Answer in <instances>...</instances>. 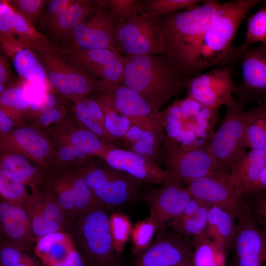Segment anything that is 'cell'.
I'll use <instances>...</instances> for the list:
<instances>
[{
  "label": "cell",
  "instance_id": "1",
  "mask_svg": "<svg viewBox=\"0 0 266 266\" xmlns=\"http://www.w3.org/2000/svg\"><path fill=\"white\" fill-rule=\"evenodd\" d=\"M261 0L225 2L211 26L196 41L185 56L178 75L184 81L209 68L239 62L243 50L233 42L243 20Z\"/></svg>",
  "mask_w": 266,
  "mask_h": 266
},
{
  "label": "cell",
  "instance_id": "2",
  "mask_svg": "<svg viewBox=\"0 0 266 266\" xmlns=\"http://www.w3.org/2000/svg\"><path fill=\"white\" fill-rule=\"evenodd\" d=\"M224 5L225 2L206 0L195 7L158 17L164 56L177 74L191 47L210 28Z\"/></svg>",
  "mask_w": 266,
  "mask_h": 266
},
{
  "label": "cell",
  "instance_id": "3",
  "mask_svg": "<svg viewBox=\"0 0 266 266\" xmlns=\"http://www.w3.org/2000/svg\"><path fill=\"white\" fill-rule=\"evenodd\" d=\"M121 84L137 92L157 112L184 89V82L162 55L126 58Z\"/></svg>",
  "mask_w": 266,
  "mask_h": 266
},
{
  "label": "cell",
  "instance_id": "4",
  "mask_svg": "<svg viewBox=\"0 0 266 266\" xmlns=\"http://www.w3.org/2000/svg\"><path fill=\"white\" fill-rule=\"evenodd\" d=\"M109 210L91 207L73 220L71 234L76 249L91 266H120L110 229Z\"/></svg>",
  "mask_w": 266,
  "mask_h": 266
},
{
  "label": "cell",
  "instance_id": "5",
  "mask_svg": "<svg viewBox=\"0 0 266 266\" xmlns=\"http://www.w3.org/2000/svg\"><path fill=\"white\" fill-rule=\"evenodd\" d=\"M97 205L109 210L122 206L136 194L138 180L94 157L79 168Z\"/></svg>",
  "mask_w": 266,
  "mask_h": 266
},
{
  "label": "cell",
  "instance_id": "6",
  "mask_svg": "<svg viewBox=\"0 0 266 266\" xmlns=\"http://www.w3.org/2000/svg\"><path fill=\"white\" fill-rule=\"evenodd\" d=\"M114 43L117 53L124 58L164 55L158 17L144 12L138 4L136 8L119 21Z\"/></svg>",
  "mask_w": 266,
  "mask_h": 266
},
{
  "label": "cell",
  "instance_id": "7",
  "mask_svg": "<svg viewBox=\"0 0 266 266\" xmlns=\"http://www.w3.org/2000/svg\"><path fill=\"white\" fill-rule=\"evenodd\" d=\"M39 187L72 220L86 209L97 205L80 168L77 167L49 168Z\"/></svg>",
  "mask_w": 266,
  "mask_h": 266
},
{
  "label": "cell",
  "instance_id": "8",
  "mask_svg": "<svg viewBox=\"0 0 266 266\" xmlns=\"http://www.w3.org/2000/svg\"><path fill=\"white\" fill-rule=\"evenodd\" d=\"M246 105L234 99L226 106L225 117L209 145L216 161L226 173L230 174L234 164L246 152L244 146Z\"/></svg>",
  "mask_w": 266,
  "mask_h": 266
},
{
  "label": "cell",
  "instance_id": "9",
  "mask_svg": "<svg viewBox=\"0 0 266 266\" xmlns=\"http://www.w3.org/2000/svg\"><path fill=\"white\" fill-rule=\"evenodd\" d=\"M186 186L194 198L209 207L226 209L236 219L246 208L245 194L230 174L219 172L199 178Z\"/></svg>",
  "mask_w": 266,
  "mask_h": 266
},
{
  "label": "cell",
  "instance_id": "10",
  "mask_svg": "<svg viewBox=\"0 0 266 266\" xmlns=\"http://www.w3.org/2000/svg\"><path fill=\"white\" fill-rule=\"evenodd\" d=\"M59 53L71 65L94 80L100 89L121 84L126 58L109 49H66Z\"/></svg>",
  "mask_w": 266,
  "mask_h": 266
},
{
  "label": "cell",
  "instance_id": "11",
  "mask_svg": "<svg viewBox=\"0 0 266 266\" xmlns=\"http://www.w3.org/2000/svg\"><path fill=\"white\" fill-rule=\"evenodd\" d=\"M119 21L106 1H96L93 11L73 30L71 45L66 49H104L117 53L114 36Z\"/></svg>",
  "mask_w": 266,
  "mask_h": 266
},
{
  "label": "cell",
  "instance_id": "12",
  "mask_svg": "<svg viewBox=\"0 0 266 266\" xmlns=\"http://www.w3.org/2000/svg\"><path fill=\"white\" fill-rule=\"evenodd\" d=\"M236 63H230L215 67L206 72L187 79L184 89L188 96L203 106L219 109L226 106L235 98L236 85L232 79V72Z\"/></svg>",
  "mask_w": 266,
  "mask_h": 266
},
{
  "label": "cell",
  "instance_id": "13",
  "mask_svg": "<svg viewBox=\"0 0 266 266\" xmlns=\"http://www.w3.org/2000/svg\"><path fill=\"white\" fill-rule=\"evenodd\" d=\"M56 140L50 139L39 129L21 126L0 134V152L22 155L47 170L56 166Z\"/></svg>",
  "mask_w": 266,
  "mask_h": 266
},
{
  "label": "cell",
  "instance_id": "14",
  "mask_svg": "<svg viewBox=\"0 0 266 266\" xmlns=\"http://www.w3.org/2000/svg\"><path fill=\"white\" fill-rule=\"evenodd\" d=\"M192 241L167 227L158 231L150 245L138 255L134 266H193Z\"/></svg>",
  "mask_w": 266,
  "mask_h": 266
},
{
  "label": "cell",
  "instance_id": "15",
  "mask_svg": "<svg viewBox=\"0 0 266 266\" xmlns=\"http://www.w3.org/2000/svg\"><path fill=\"white\" fill-rule=\"evenodd\" d=\"M163 160L170 181L183 186L195 179L223 172L209 146L186 150L165 148Z\"/></svg>",
  "mask_w": 266,
  "mask_h": 266
},
{
  "label": "cell",
  "instance_id": "16",
  "mask_svg": "<svg viewBox=\"0 0 266 266\" xmlns=\"http://www.w3.org/2000/svg\"><path fill=\"white\" fill-rule=\"evenodd\" d=\"M238 63L241 81L236 85V99L246 105L266 102V43L243 50Z\"/></svg>",
  "mask_w": 266,
  "mask_h": 266
},
{
  "label": "cell",
  "instance_id": "17",
  "mask_svg": "<svg viewBox=\"0 0 266 266\" xmlns=\"http://www.w3.org/2000/svg\"><path fill=\"white\" fill-rule=\"evenodd\" d=\"M26 210L28 214L35 241L56 232L71 234L73 220L40 187L31 190Z\"/></svg>",
  "mask_w": 266,
  "mask_h": 266
},
{
  "label": "cell",
  "instance_id": "18",
  "mask_svg": "<svg viewBox=\"0 0 266 266\" xmlns=\"http://www.w3.org/2000/svg\"><path fill=\"white\" fill-rule=\"evenodd\" d=\"M236 220L231 246L236 266H266V235L247 207Z\"/></svg>",
  "mask_w": 266,
  "mask_h": 266
},
{
  "label": "cell",
  "instance_id": "19",
  "mask_svg": "<svg viewBox=\"0 0 266 266\" xmlns=\"http://www.w3.org/2000/svg\"><path fill=\"white\" fill-rule=\"evenodd\" d=\"M101 159L111 167L139 181L164 185L170 180L168 173L156 163L127 149L110 144Z\"/></svg>",
  "mask_w": 266,
  "mask_h": 266
},
{
  "label": "cell",
  "instance_id": "20",
  "mask_svg": "<svg viewBox=\"0 0 266 266\" xmlns=\"http://www.w3.org/2000/svg\"><path fill=\"white\" fill-rule=\"evenodd\" d=\"M192 197L187 186L173 181L148 192L144 200L149 206L150 212L157 219V231L166 227V224L168 221L178 217Z\"/></svg>",
  "mask_w": 266,
  "mask_h": 266
},
{
  "label": "cell",
  "instance_id": "21",
  "mask_svg": "<svg viewBox=\"0 0 266 266\" xmlns=\"http://www.w3.org/2000/svg\"><path fill=\"white\" fill-rule=\"evenodd\" d=\"M164 142V130L156 114L147 119L131 123L123 144L128 150L156 163L160 158L163 160L164 154L159 150Z\"/></svg>",
  "mask_w": 266,
  "mask_h": 266
},
{
  "label": "cell",
  "instance_id": "22",
  "mask_svg": "<svg viewBox=\"0 0 266 266\" xmlns=\"http://www.w3.org/2000/svg\"><path fill=\"white\" fill-rule=\"evenodd\" d=\"M47 132L57 141L74 145L92 157L101 158L110 144L79 124L76 125L66 116L59 123L48 128Z\"/></svg>",
  "mask_w": 266,
  "mask_h": 266
},
{
  "label": "cell",
  "instance_id": "23",
  "mask_svg": "<svg viewBox=\"0 0 266 266\" xmlns=\"http://www.w3.org/2000/svg\"><path fill=\"white\" fill-rule=\"evenodd\" d=\"M0 227L1 240L28 249L34 238L28 214L24 207L0 200Z\"/></svg>",
  "mask_w": 266,
  "mask_h": 266
},
{
  "label": "cell",
  "instance_id": "24",
  "mask_svg": "<svg viewBox=\"0 0 266 266\" xmlns=\"http://www.w3.org/2000/svg\"><path fill=\"white\" fill-rule=\"evenodd\" d=\"M98 92L114 108L127 117L131 123L147 119L158 113L140 94L125 85L107 87Z\"/></svg>",
  "mask_w": 266,
  "mask_h": 266
},
{
  "label": "cell",
  "instance_id": "25",
  "mask_svg": "<svg viewBox=\"0 0 266 266\" xmlns=\"http://www.w3.org/2000/svg\"><path fill=\"white\" fill-rule=\"evenodd\" d=\"M209 208L192 197L181 214L171 221V230L192 241L206 235Z\"/></svg>",
  "mask_w": 266,
  "mask_h": 266
},
{
  "label": "cell",
  "instance_id": "26",
  "mask_svg": "<svg viewBox=\"0 0 266 266\" xmlns=\"http://www.w3.org/2000/svg\"><path fill=\"white\" fill-rule=\"evenodd\" d=\"M96 2L76 0L45 28L47 34L56 39L69 41L74 28L93 11Z\"/></svg>",
  "mask_w": 266,
  "mask_h": 266
},
{
  "label": "cell",
  "instance_id": "27",
  "mask_svg": "<svg viewBox=\"0 0 266 266\" xmlns=\"http://www.w3.org/2000/svg\"><path fill=\"white\" fill-rule=\"evenodd\" d=\"M0 169L22 182L31 190L39 187L47 172L42 166L16 153H0Z\"/></svg>",
  "mask_w": 266,
  "mask_h": 266
},
{
  "label": "cell",
  "instance_id": "28",
  "mask_svg": "<svg viewBox=\"0 0 266 266\" xmlns=\"http://www.w3.org/2000/svg\"><path fill=\"white\" fill-rule=\"evenodd\" d=\"M266 166V149H251L246 152L233 167L231 174L245 194L254 191L260 175Z\"/></svg>",
  "mask_w": 266,
  "mask_h": 266
},
{
  "label": "cell",
  "instance_id": "29",
  "mask_svg": "<svg viewBox=\"0 0 266 266\" xmlns=\"http://www.w3.org/2000/svg\"><path fill=\"white\" fill-rule=\"evenodd\" d=\"M34 251L45 266L64 262L76 248L70 233L56 232L35 241Z\"/></svg>",
  "mask_w": 266,
  "mask_h": 266
},
{
  "label": "cell",
  "instance_id": "30",
  "mask_svg": "<svg viewBox=\"0 0 266 266\" xmlns=\"http://www.w3.org/2000/svg\"><path fill=\"white\" fill-rule=\"evenodd\" d=\"M35 53L46 70L51 85L61 96L74 102L75 98L66 60L58 51Z\"/></svg>",
  "mask_w": 266,
  "mask_h": 266
},
{
  "label": "cell",
  "instance_id": "31",
  "mask_svg": "<svg viewBox=\"0 0 266 266\" xmlns=\"http://www.w3.org/2000/svg\"><path fill=\"white\" fill-rule=\"evenodd\" d=\"M11 6L12 25L16 36L24 48L35 52H52L60 50V47L39 33L34 25L30 23L12 5Z\"/></svg>",
  "mask_w": 266,
  "mask_h": 266
},
{
  "label": "cell",
  "instance_id": "32",
  "mask_svg": "<svg viewBox=\"0 0 266 266\" xmlns=\"http://www.w3.org/2000/svg\"><path fill=\"white\" fill-rule=\"evenodd\" d=\"M236 217L222 208L210 207L206 236L228 251L231 248L236 229Z\"/></svg>",
  "mask_w": 266,
  "mask_h": 266
},
{
  "label": "cell",
  "instance_id": "33",
  "mask_svg": "<svg viewBox=\"0 0 266 266\" xmlns=\"http://www.w3.org/2000/svg\"><path fill=\"white\" fill-rule=\"evenodd\" d=\"M245 148L266 149V102H261L245 113Z\"/></svg>",
  "mask_w": 266,
  "mask_h": 266
},
{
  "label": "cell",
  "instance_id": "34",
  "mask_svg": "<svg viewBox=\"0 0 266 266\" xmlns=\"http://www.w3.org/2000/svg\"><path fill=\"white\" fill-rule=\"evenodd\" d=\"M0 94V110L17 125L26 121L32 100L26 90L21 87H13L6 89Z\"/></svg>",
  "mask_w": 266,
  "mask_h": 266
},
{
  "label": "cell",
  "instance_id": "35",
  "mask_svg": "<svg viewBox=\"0 0 266 266\" xmlns=\"http://www.w3.org/2000/svg\"><path fill=\"white\" fill-rule=\"evenodd\" d=\"M192 243L193 266H226L228 251L206 235Z\"/></svg>",
  "mask_w": 266,
  "mask_h": 266
},
{
  "label": "cell",
  "instance_id": "36",
  "mask_svg": "<svg viewBox=\"0 0 266 266\" xmlns=\"http://www.w3.org/2000/svg\"><path fill=\"white\" fill-rule=\"evenodd\" d=\"M12 60L15 70L22 78L40 83L49 82L43 66L33 50L23 48L15 54Z\"/></svg>",
  "mask_w": 266,
  "mask_h": 266
},
{
  "label": "cell",
  "instance_id": "37",
  "mask_svg": "<svg viewBox=\"0 0 266 266\" xmlns=\"http://www.w3.org/2000/svg\"><path fill=\"white\" fill-rule=\"evenodd\" d=\"M94 98L103 112L106 131L123 144L131 126L130 120L114 108L102 94L99 93Z\"/></svg>",
  "mask_w": 266,
  "mask_h": 266
},
{
  "label": "cell",
  "instance_id": "38",
  "mask_svg": "<svg viewBox=\"0 0 266 266\" xmlns=\"http://www.w3.org/2000/svg\"><path fill=\"white\" fill-rule=\"evenodd\" d=\"M0 41L2 50L12 59L24 48L16 36L11 23L12 6L8 0L0 1Z\"/></svg>",
  "mask_w": 266,
  "mask_h": 266
},
{
  "label": "cell",
  "instance_id": "39",
  "mask_svg": "<svg viewBox=\"0 0 266 266\" xmlns=\"http://www.w3.org/2000/svg\"><path fill=\"white\" fill-rule=\"evenodd\" d=\"M26 186L19 180L0 169V200L26 209L30 195Z\"/></svg>",
  "mask_w": 266,
  "mask_h": 266
},
{
  "label": "cell",
  "instance_id": "40",
  "mask_svg": "<svg viewBox=\"0 0 266 266\" xmlns=\"http://www.w3.org/2000/svg\"><path fill=\"white\" fill-rule=\"evenodd\" d=\"M72 109L81 126L95 133L103 141L121 148L123 144L111 136L101 126L90 112L83 98L74 101Z\"/></svg>",
  "mask_w": 266,
  "mask_h": 266
},
{
  "label": "cell",
  "instance_id": "41",
  "mask_svg": "<svg viewBox=\"0 0 266 266\" xmlns=\"http://www.w3.org/2000/svg\"><path fill=\"white\" fill-rule=\"evenodd\" d=\"M158 230V222L154 215L150 212L149 216L137 222L131 233L132 252L138 255L145 250L152 242Z\"/></svg>",
  "mask_w": 266,
  "mask_h": 266
},
{
  "label": "cell",
  "instance_id": "42",
  "mask_svg": "<svg viewBox=\"0 0 266 266\" xmlns=\"http://www.w3.org/2000/svg\"><path fill=\"white\" fill-rule=\"evenodd\" d=\"M204 0H139V7L144 12L159 17L175 11L195 7Z\"/></svg>",
  "mask_w": 266,
  "mask_h": 266
},
{
  "label": "cell",
  "instance_id": "43",
  "mask_svg": "<svg viewBox=\"0 0 266 266\" xmlns=\"http://www.w3.org/2000/svg\"><path fill=\"white\" fill-rule=\"evenodd\" d=\"M256 43H266V12L264 7L247 17L245 38L239 47L245 50Z\"/></svg>",
  "mask_w": 266,
  "mask_h": 266
},
{
  "label": "cell",
  "instance_id": "44",
  "mask_svg": "<svg viewBox=\"0 0 266 266\" xmlns=\"http://www.w3.org/2000/svg\"><path fill=\"white\" fill-rule=\"evenodd\" d=\"M56 143L55 167L74 166L80 168L93 158L74 145L57 141Z\"/></svg>",
  "mask_w": 266,
  "mask_h": 266
},
{
  "label": "cell",
  "instance_id": "45",
  "mask_svg": "<svg viewBox=\"0 0 266 266\" xmlns=\"http://www.w3.org/2000/svg\"><path fill=\"white\" fill-rule=\"evenodd\" d=\"M109 222L115 249L120 254L131 234L133 228L131 221L124 214L113 212L110 215Z\"/></svg>",
  "mask_w": 266,
  "mask_h": 266
},
{
  "label": "cell",
  "instance_id": "46",
  "mask_svg": "<svg viewBox=\"0 0 266 266\" xmlns=\"http://www.w3.org/2000/svg\"><path fill=\"white\" fill-rule=\"evenodd\" d=\"M245 199L251 215L266 235V191H253Z\"/></svg>",
  "mask_w": 266,
  "mask_h": 266
},
{
  "label": "cell",
  "instance_id": "47",
  "mask_svg": "<svg viewBox=\"0 0 266 266\" xmlns=\"http://www.w3.org/2000/svg\"><path fill=\"white\" fill-rule=\"evenodd\" d=\"M66 117V110L63 105H59L41 112L31 113L27 120L31 126L39 129L49 128L51 125L59 123Z\"/></svg>",
  "mask_w": 266,
  "mask_h": 266
},
{
  "label": "cell",
  "instance_id": "48",
  "mask_svg": "<svg viewBox=\"0 0 266 266\" xmlns=\"http://www.w3.org/2000/svg\"><path fill=\"white\" fill-rule=\"evenodd\" d=\"M9 3L32 25L42 15V12L49 0H12Z\"/></svg>",
  "mask_w": 266,
  "mask_h": 266
},
{
  "label": "cell",
  "instance_id": "49",
  "mask_svg": "<svg viewBox=\"0 0 266 266\" xmlns=\"http://www.w3.org/2000/svg\"><path fill=\"white\" fill-rule=\"evenodd\" d=\"M27 250L19 245L1 240L0 266H13L29 259L31 257L26 253Z\"/></svg>",
  "mask_w": 266,
  "mask_h": 266
},
{
  "label": "cell",
  "instance_id": "50",
  "mask_svg": "<svg viewBox=\"0 0 266 266\" xmlns=\"http://www.w3.org/2000/svg\"><path fill=\"white\" fill-rule=\"evenodd\" d=\"M76 0H51L40 19L42 27L45 28L58 15L73 4Z\"/></svg>",
  "mask_w": 266,
  "mask_h": 266
},
{
  "label": "cell",
  "instance_id": "51",
  "mask_svg": "<svg viewBox=\"0 0 266 266\" xmlns=\"http://www.w3.org/2000/svg\"><path fill=\"white\" fill-rule=\"evenodd\" d=\"M218 110L219 109L203 106L194 120L201 128L213 132L217 121Z\"/></svg>",
  "mask_w": 266,
  "mask_h": 266
},
{
  "label": "cell",
  "instance_id": "52",
  "mask_svg": "<svg viewBox=\"0 0 266 266\" xmlns=\"http://www.w3.org/2000/svg\"><path fill=\"white\" fill-rule=\"evenodd\" d=\"M138 3V0H111L107 2L109 9L120 21L136 8Z\"/></svg>",
  "mask_w": 266,
  "mask_h": 266
},
{
  "label": "cell",
  "instance_id": "53",
  "mask_svg": "<svg viewBox=\"0 0 266 266\" xmlns=\"http://www.w3.org/2000/svg\"><path fill=\"white\" fill-rule=\"evenodd\" d=\"M58 105L57 99L53 94L46 92H43L41 97L32 101L29 115L41 112Z\"/></svg>",
  "mask_w": 266,
  "mask_h": 266
},
{
  "label": "cell",
  "instance_id": "54",
  "mask_svg": "<svg viewBox=\"0 0 266 266\" xmlns=\"http://www.w3.org/2000/svg\"><path fill=\"white\" fill-rule=\"evenodd\" d=\"M175 102L179 107L184 117L191 120L196 117L203 106L200 102L189 96Z\"/></svg>",
  "mask_w": 266,
  "mask_h": 266
},
{
  "label": "cell",
  "instance_id": "55",
  "mask_svg": "<svg viewBox=\"0 0 266 266\" xmlns=\"http://www.w3.org/2000/svg\"><path fill=\"white\" fill-rule=\"evenodd\" d=\"M184 127L183 121H176L167 124L164 127L166 132L165 144L175 139L180 134Z\"/></svg>",
  "mask_w": 266,
  "mask_h": 266
},
{
  "label": "cell",
  "instance_id": "56",
  "mask_svg": "<svg viewBox=\"0 0 266 266\" xmlns=\"http://www.w3.org/2000/svg\"><path fill=\"white\" fill-rule=\"evenodd\" d=\"M12 77L11 70L7 58L2 54L0 55V85L6 89Z\"/></svg>",
  "mask_w": 266,
  "mask_h": 266
},
{
  "label": "cell",
  "instance_id": "57",
  "mask_svg": "<svg viewBox=\"0 0 266 266\" xmlns=\"http://www.w3.org/2000/svg\"><path fill=\"white\" fill-rule=\"evenodd\" d=\"M51 266H87V264L81 253L75 248L64 262Z\"/></svg>",
  "mask_w": 266,
  "mask_h": 266
},
{
  "label": "cell",
  "instance_id": "58",
  "mask_svg": "<svg viewBox=\"0 0 266 266\" xmlns=\"http://www.w3.org/2000/svg\"><path fill=\"white\" fill-rule=\"evenodd\" d=\"M83 99L93 116L101 126L105 129L103 113L98 102L94 98L86 97H84Z\"/></svg>",
  "mask_w": 266,
  "mask_h": 266
},
{
  "label": "cell",
  "instance_id": "59",
  "mask_svg": "<svg viewBox=\"0 0 266 266\" xmlns=\"http://www.w3.org/2000/svg\"><path fill=\"white\" fill-rule=\"evenodd\" d=\"M14 123L5 112L0 110V134L10 133L13 129Z\"/></svg>",
  "mask_w": 266,
  "mask_h": 266
},
{
  "label": "cell",
  "instance_id": "60",
  "mask_svg": "<svg viewBox=\"0 0 266 266\" xmlns=\"http://www.w3.org/2000/svg\"><path fill=\"white\" fill-rule=\"evenodd\" d=\"M266 191V166L262 171L254 191Z\"/></svg>",
  "mask_w": 266,
  "mask_h": 266
},
{
  "label": "cell",
  "instance_id": "61",
  "mask_svg": "<svg viewBox=\"0 0 266 266\" xmlns=\"http://www.w3.org/2000/svg\"><path fill=\"white\" fill-rule=\"evenodd\" d=\"M11 266H39V265L31 257L22 262Z\"/></svg>",
  "mask_w": 266,
  "mask_h": 266
},
{
  "label": "cell",
  "instance_id": "62",
  "mask_svg": "<svg viewBox=\"0 0 266 266\" xmlns=\"http://www.w3.org/2000/svg\"><path fill=\"white\" fill-rule=\"evenodd\" d=\"M264 5H265V11L266 12V1H264Z\"/></svg>",
  "mask_w": 266,
  "mask_h": 266
}]
</instances>
